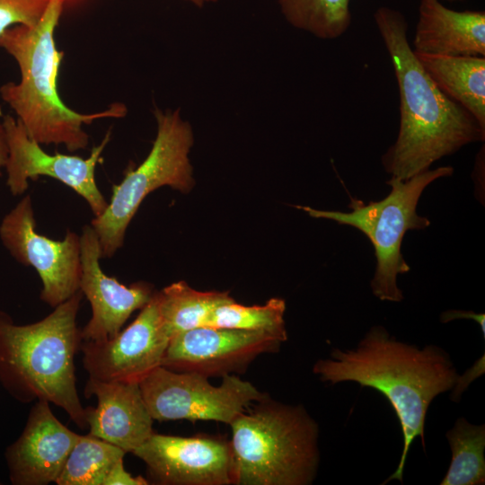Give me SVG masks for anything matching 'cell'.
Instances as JSON below:
<instances>
[{"mask_svg": "<svg viewBox=\"0 0 485 485\" xmlns=\"http://www.w3.org/2000/svg\"><path fill=\"white\" fill-rule=\"evenodd\" d=\"M8 156V147L3 123L0 122V175L2 169L5 166Z\"/></svg>", "mask_w": 485, "mask_h": 485, "instance_id": "obj_27", "label": "cell"}, {"mask_svg": "<svg viewBox=\"0 0 485 485\" xmlns=\"http://www.w3.org/2000/svg\"><path fill=\"white\" fill-rule=\"evenodd\" d=\"M286 302L273 297L263 305L246 306L234 300L216 307L206 326L266 331L287 340L284 313Z\"/></svg>", "mask_w": 485, "mask_h": 485, "instance_id": "obj_23", "label": "cell"}, {"mask_svg": "<svg viewBox=\"0 0 485 485\" xmlns=\"http://www.w3.org/2000/svg\"><path fill=\"white\" fill-rule=\"evenodd\" d=\"M84 395L97 399L95 408H85L89 435L132 454L154 433L139 383L89 378Z\"/></svg>", "mask_w": 485, "mask_h": 485, "instance_id": "obj_16", "label": "cell"}, {"mask_svg": "<svg viewBox=\"0 0 485 485\" xmlns=\"http://www.w3.org/2000/svg\"><path fill=\"white\" fill-rule=\"evenodd\" d=\"M234 485H310L320 462L319 426L302 404L268 394L230 425Z\"/></svg>", "mask_w": 485, "mask_h": 485, "instance_id": "obj_5", "label": "cell"}, {"mask_svg": "<svg viewBox=\"0 0 485 485\" xmlns=\"http://www.w3.org/2000/svg\"><path fill=\"white\" fill-rule=\"evenodd\" d=\"M286 20L295 28L322 40H335L350 26V0H278Z\"/></svg>", "mask_w": 485, "mask_h": 485, "instance_id": "obj_22", "label": "cell"}, {"mask_svg": "<svg viewBox=\"0 0 485 485\" xmlns=\"http://www.w3.org/2000/svg\"><path fill=\"white\" fill-rule=\"evenodd\" d=\"M0 238L18 262L35 269L42 281L40 297L49 306L55 308L80 290V235L67 230L62 241H55L38 234L30 195L4 217Z\"/></svg>", "mask_w": 485, "mask_h": 485, "instance_id": "obj_9", "label": "cell"}, {"mask_svg": "<svg viewBox=\"0 0 485 485\" xmlns=\"http://www.w3.org/2000/svg\"><path fill=\"white\" fill-rule=\"evenodd\" d=\"M148 411L159 421L212 420L230 425L252 403L268 394L237 375L222 377L219 385L198 374L159 366L139 382Z\"/></svg>", "mask_w": 485, "mask_h": 485, "instance_id": "obj_8", "label": "cell"}, {"mask_svg": "<svg viewBox=\"0 0 485 485\" xmlns=\"http://www.w3.org/2000/svg\"><path fill=\"white\" fill-rule=\"evenodd\" d=\"M441 322L445 323L456 319H472L481 326L483 338H485V315L472 311L448 310L441 314Z\"/></svg>", "mask_w": 485, "mask_h": 485, "instance_id": "obj_26", "label": "cell"}, {"mask_svg": "<svg viewBox=\"0 0 485 485\" xmlns=\"http://www.w3.org/2000/svg\"><path fill=\"white\" fill-rule=\"evenodd\" d=\"M127 453L92 435L79 436L56 480L57 485H103L104 481Z\"/></svg>", "mask_w": 485, "mask_h": 485, "instance_id": "obj_21", "label": "cell"}, {"mask_svg": "<svg viewBox=\"0 0 485 485\" xmlns=\"http://www.w3.org/2000/svg\"><path fill=\"white\" fill-rule=\"evenodd\" d=\"M66 0H50L33 26L15 25L0 36V48L17 62L21 80L0 88L2 99L18 116L31 138L40 144H63L68 151L84 149L89 137L83 125L103 118H121L122 103L103 111L82 114L69 109L57 93V78L63 53L57 50L55 29Z\"/></svg>", "mask_w": 485, "mask_h": 485, "instance_id": "obj_3", "label": "cell"}, {"mask_svg": "<svg viewBox=\"0 0 485 485\" xmlns=\"http://www.w3.org/2000/svg\"><path fill=\"white\" fill-rule=\"evenodd\" d=\"M188 1L193 3V4H196L197 6H202V5H204L206 3L216 2L217 0H188Z\"/></svg>", "mask_w": 485, "mask_h": 485, "instance_id": "obj_28", "label": "cell"}, {"mask_svg": "<svg viewBox=\"0 0 485 485\" xmlns=\"http://www.w3.org/2000/svg\"><path fill=\"white\" fill-rule=\"evenodd\" d=\"M319 359L313 374L332 384L356 382L382 392L392 406L403 434V449L392 480L402 482L408 452L416 436L425 447L428 409L437 395L452 390L459 375L446 351L436 345L419 349L398 341L383 326L372 327L354 349L333 348Z\"/></svg>", "mask_w": 485, "mask_h": 485, "instance_id": "obj_2", "label": "cell"}, {"mask_svg": "<svg viewBox=\"0 0 485 485\" xmlns=\"http://www.w3.org/2000/svg\"><path fill=\"white\" fill-rule=\"evenodd\" d=\"M148 481L142 476H132L128 472L123 461L117 463L107 475L103 485H148Z\"/></svg>", "mask_w": 485, "mask_h": 485, "instance_id": "obj_25", "label": "cell"}, {"mask_svg": "<svg viewBox=\"0 0 485 485\" xmlns=\"http://www.w3.org/2000/svg\"><path fill=\"white\" fill-rule=\"evenodd\" d=\"M156 295L161 322L170 339L206 326L216 307L234 300L228 292L198 291L185 281L174 282L156 292Z\"/></svg>", "mask_w": 485, "mask_h": 485, "instance_id": "obj_19", "label": "cell"}, {"mask_svg": "<svg viewBox=\"0 0 485 485\" xmlns=\"http://www.w3.org/2000/svg\"><path fill=\"white\" fill-rule=\"evenodd\" d=\"M79 290L42 320L17 325L0 311V384L15 400H44L88 428L77 389L75 357L82 342L76 317Z\"/></svg>", "mask_w": 485, "mask_h": 485, "instance_id": "obj_4", "label": "cell"}, {"mask_svg": "<svg viewBox=\"0 0 485 485\" xmlns=\"http://www.w3.org/2000/svg\"><path fill=\"white\" fill-rule=\"evenodd\" d=\"M81 278L79 289L88 299L92 317L81 330L82 340L114 337L132 313L142 309L153 297L152 285L140 281L127 287L101 269L99 238L91 225L82 229Z\"/></svg>", "mask_w": 485, "mask_h": 485, "instance_id": "obj_14", "label": "cell"}, {"mask_svg": "<svg viewBox=\"0 0 485 485\" xmlns=\"http://www.w3.org/2000/svg\"><path fill=\"white\" fill-rule=\"evenodd\" d=\"M169 341L154 292L125 330L107 340H82L83 366L94 380L139 383L161 366Z\"/></svg>", "mask_w": 485, "mask_h": 485, "instance_id": "obj_13", "label": "cell"}, {"mask_svg": "<svg viewBox=\"0 0 485 485\" xmlns=\"http://www.w3.org/2000/svg\"><path fill=\"white\" fill-rule=\"evenodd\" d=\"M157 134L150 153L137 168L127 172L120 183L113 185L108 207L91 225L100 242L102 258H111L121 248L127 228L144 198L154 190L169 186L187 193L194 186L189 153L194 136L190 124L180 110L154 111Z\"/></svg>", "mask_w": 485, "mask_h": 485, "instance_id": "obj_7", "label": "cell"}, {"mask_svg": "<svg viewBox=\"0 0 485 485\" xmlns=\"http://www.w3.org/2000/svg\"><path fill=\"white\" fill-rule=\"evenodd\" d=\"M445 436L452 459L440 485H483L485 483V425L459 418Z\"/></svg>", "mask_w": 485, "mask_h": 485, "instance_id": "obj_20", "label": "cell"}, {"mask_svg": "<svg viewBox=\"0 0 485 485\" xmlns=\"http://www.w3.org/2000/svg\"><path fill=\"white\" fill-rule=\"evenodd\" d=\"M374 20L391 58L400 95L398 136L381 158L385 172L407 180L466 145L483 142L485 127L446 96L420 65L407 37L404 15L381 6Z\"/></svg>", "mask_w": 485, "mask_h": 485, "instance_id": "obj_1", "label": "cell"}, {"mask_svg": "<svg viewBox=\"0 0 485 485\" xmlns=\"http://www.w3.org/2000/svg\"><path fill=\"white\" fill-rule=\"evenodd\" d=\"M454 173L452 166L423 171L407 180L391 177L387 184L391 192L379 201L365 204L351 198L350 212L320 210L297 206L310 216L325 218L340 225H350L362 232L371 242L376 258V268L371 280L373 294L383 301L401 302L402 291L397 277L410 270L401 253V242L410 230L425 229L430 221L417 212L424 190L437 179Z\"/></svg>", "mask_w": 485, "mask_h": 485, "instance_id": "obj_6", "label": "cell"}, {"mask_svg": "<svg viewBox=\"0 0 485 485\" xmlns=\"http://www.w3.org/2000/svg\"><path fill=\"white\" fill-rule=\"evenodd\" d=\"M444 1L455 2V1H463V0H444Z\"/></svg>", "mask_w": 485, "mask_h": 485, "instance_id": "obj_29", "label": "cell"}, {"mask_svg": "<svg viewBox=\"0 0 485 485\" xmlns=\"http://www.w3.org/2000/svg\"><path fill=\"white\" fill-rule=\"evenodd\" d=\"M132 454L146 463L149 484L234 485L231 442L222 436L154 432Z\"/></svg>", "mask_w": 485, "mask_h": 485, "instance_id": "obj_12", "label": "cell"}, {"mask_svg": "<svg viewBox=\"0 0 485 485\" xmlns=\"http://www.w3.org/2000/svg\"><path fill=\"white\" fill-rule=\"evenodd\" d=\"M415 56L436 86L485 127V57Z\"/></svg>", "mask_w": 485, "mask_h": 485, "instance_id": "obj_18", "label": "cell"}, {"mask_svg": "<svg viewBox=\"0 0 485 485\" xmlns=\"http://www.w3.org/2000/svg\"><path fill=\"white\" fill-rule=\"evenodd\" d=\"M49 3L50 0H0V36L15 25L37 24Z\"/></svg>", "mask_w": 485, "mask_h": 485, "instance_id": "obj_24", "label": "cell"}, {"mask_svg": "<svg viewBox=\"0 0 485 485\" xmlns=\"http://www.w3.org/2000/svg\"><path fill=\"white\" fill-rule=\"evenodd\" d=\"M8 147L6 184L14 196L28 189V181L39 176L56 179L70 187L89 205L94 216L101 215L109 202L95 181V168L110 139L108 131L87 158L63 154H49L28 135L20 119L6 115L3 120Z\"/></svg>", "mask_w": 485, "mask_h": 485, "instance_id": "obj_10", "label": "cell"}, {"mask_svg": "<svg viewBox=\"0 0 485 485\" xmlns=\"http://www.w3.org/2000/svg\"><path fill=\"white\" fill-rule=\"evenodd\" d=\"M79 436L56 418L48 401H36L22 434L4 452L11 483L55 482Z\"/></svg>", "mask_w": 485, "mask_h": 485, "instance_id": "obj_15", "label": "cell"}, {"mask_svg": "<svg viewBox=\"0 0 485 485\" xmlns=\"http://www.w3.org/2000/svg\"><path fill=\"white\" fill-rule=\"evenodd\" d=\"M285 341L266 331L200 326L173 335L161 366L207 378L240 375L259 356L278 352Z\"/></svg>", "mask_w": 485, "mask_h": 485, "instance_id": "obj_11", "label": "cell"}, {"mask_svg": "<svg viewBox=\"0 0 485 485\" xmlns=\"http://www.w3.org/2000/svg\"><path fill=\"white\" fill-rule=\"evenodd\" d=\"M415 53L485 57V12L455 11L439 0H420Z\"/></svg>", "mask_w": 485, "mask_h": 485, "instance_id": "obj_17", "label": "cell"}]
</instances>
